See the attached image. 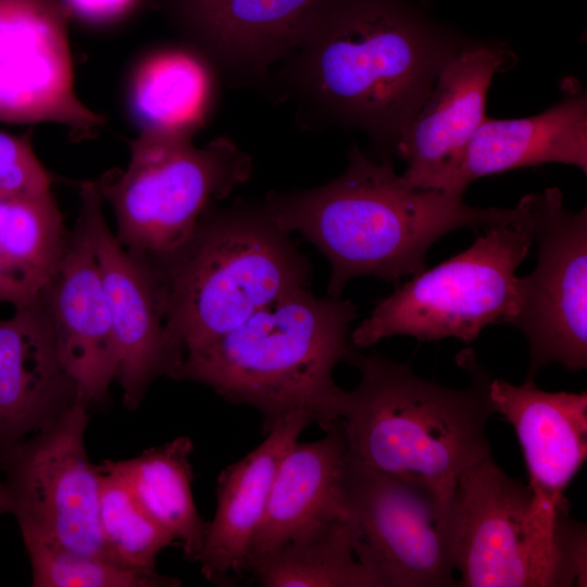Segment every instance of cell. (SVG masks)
<instances>
[{
  "label": "cell",
  "instance_id": "6da1fadb",
  "mask_svg": "<svg viewBox=\"0 0 587 587\" xmlns=\"http://www.w3.org/2000/svg\"><path fill=\"white\" fill-rule=\"evenodd\" d=\"M454 48L399 0H326L280 74L316 121L396 146Z\"/></svg>",
  "mask_w": 587,
  "mask_h": 587
},
{
  "label": "cell",
  "instance_id": "7a4b0ae2",
  "mask_svg": "<svg viewBox=\"0 0 587 587\" xmlns=\"http://www.w3.org/2000/svg\"><path fill=\"white\" fill-rule=\"evenodd\" d=\"M262 205L287 233L298 232L328 260L327 295L339 298L358 276L397 280L425 270L433 243L459 229H487L517 220L511 209H478L463 195L409 185L389 162H375L358 147L345 172L307 190L270 193Z\"/></svg>",
  "mask_w": 587,
  "mask_h": 587
},
{
  "label": "cell",
  "instance_id": "3957f363",
  "mask_svg": "<svg viewBox=\"0 0 587 587\" xmlns=\"http://www.w3.org/2000/svg\"><path fill=\"white\" fill-rule=\"evenodd\" d=\"M346 362L360 382L340 389L336 420L348 453L375 471L415 483L449 505L461 474L491 454L486 426L496 413L491 377L471 349L457 362L469 374L462 388L417 376L407 363L353 346Z\"/></svg>",
  "mask_w": 587,
  "mask_h": 587
},
{
  "label": "cell",
  "instance_id": "277c9868",
  "mask_svg": "<svg viewBox=\"0 0 587 587\" xmlns=\"http://www.w3.org/2000/svg\"><path fill=\"white\" fill-rule=\"evenodd\" d=\"M213 207L177 249L140 263L157 299L168 377L187 353L307 287L311 276L308 258L262 203Z\"/></svg>",
  "mask_w": 587,
  "mask_h": 587
},
{
  "label": "cell",
  "instance_id": "5b68a950",
  "mask_svg": "<svg viewBox=\"0 0 587 587\" xmlns=\"http://www.w3.org/2000/svg\"><path fill=\"white\" fill-rule=\"evenodd\" d=\"M355 317L350 300L300 288L187 353L172 378L203 384L232 403L254 408L265 433L295 413L325 430L337 422L341 388L333 372L352 347Z\"/></svg>",
  "mask_w": 587,
  "mask_h": 587
},
{
  "label": "cell",
  "instance_id": "8992f818",
  "mask_svg": "<svg viewBox=\"0 0 587 587\" xmlns=\"http://www.w3.org/2000/svg\"><path fill=\"white\" fill-rule=\"evenodd\" d=\"M448 527L461 587H573L587 584L584 524H548L528 485L509 476L491 454L459 477Z\"/></svg>",
  "mask_w": 587,
  "mask_h": 587
},
{
  "label": "cell",
  "instance_id": "52a82bcc",
  "mask_svg": "<svg viewBox=\"0 0 587 587\" xmlns=\"http://www.w3.org/2000/svg\"><path fill=\"white\" fill-rule=\"evenodd\" d=\"M127 167L96 182L112 205L122 247L149 264L177 249L204 211L247 182L250 155L226 137L195 147L191 137L140 132Z\"/></svg>",
  "mask_w": 587,
  "mask_h": 587
},
{
  "label": "cell",
  "instance_id": "ba28073f",
  "mask_svg": "<svg viewBox=\"0 0 587 587\" xmlns=\"http://www.w3.org/2000/svg\"><path fill=\"white\" fill-rule=\"evenodd\" d=\"M520 202L517 220L485 229L470 248L380 300L350 334L351 345L367 348L395 335L469 344L488 325L511 324L519 307L515 272L533 243L524 197Z\"/></svg>",
  "mask_w": 587,
  "mask_h": 587
},
{
  "label": "cell",
  "instance_id": "9c48e42d",
  "mask_svg": "<svg viewBox=\"0 0 587 587\" xmlns=\"http://www.w3.org/2000/svg\"><path fill=\"white\" fill-rule=\"evenodd\" d=\"M87 424L86 404L76 402L30 440L1 449L7 512L16 516L23 539L49 540L115 562L101 535L102 472L87 455Z\"/></svg>",
  "mask_w": 587,
  "mask_h": 587
},
{
  "label": "cell",
  "instance_id": "30bf717a",
  "mask_svg": "<svg viewBox=\"0 0 587 587\" xmlns=\"http://www.w3.org/2000/svg\"><path fill=\"white\" fill-rule=\"evenodd\" d=\"M344 500L353 552L378 587H454L448 507L424 487L347 452Z\"/></svg>",
  "mask_w": 587,
  "mask_h": 587
},
{
  "label": "cell",
  "instance_id": "8fae6325",
  "mask_svg": "<svg viewBox=\"0 0 587 587\" xmlns=\"http://www.w3.org/2000/svg\"><path fill=\"white\" fill-rule=\"evenodd\" d=\"M524 199L537 264L519 277V307L511 325L528 342L526 380H533L551 363L571 372L587 367V208L567 210L559 188Z\"/></svg>",
  "mask_w": 587,
  "mask_h": 587
},
{
  "label": "cell",
  "instance_id": "7c38bea8",
  "mask_svg": "<svg viewBox=\"0 0 587 587\" xmlns=\"http://www.w3.org/2000/svg\"><path fill=\"white\" fill-rule=\"evenodd\" d=\"M71 12L61 0H0V122H52L90 138L103 116L74 88Z\"/></svg>",
  "mask_w": 587,
  "mask_h": 587
},
{
  "label": "cell",
  "instance_id": "4fadbf2b",
  "mask_svg": "<svg viewBox=\"0 0 587 587\" xmlns=\"http://www.w3.org/2000/svg\"><path fill=\"white\" fill-rule=\"evenodd\" d=\"M503 64V51L479 45L454 48L445 59L396 143L409 185L453 192L466 149L486 117L491 79Z\"/></svg>",
  "mask_w": 587,
  "mask_h": 587
},
{
  "label": "cell",
  "instance_id": "5bb4252c",
  "mask_svg": "<svg viewBox=\"0 0 587 587\" xmlns=\"http://www.w3.org/2000/svg\"><path fill=\"white\" fill-rule=\"evenodd\" d=\"M39 299L60 361L76 384L78 401L103 402L116 376L117 347L92 238L79 215Z\"/></svg>",
  "mask_w": 587,
  "mask_h": 587
},
{
  "label": "cell",
  "instance_id": "9a60e30c",
  "mask_svg": "<svg viewBox=\"0 0 587 587\" xmlns=\"http://www.w3.org/2000/svg\"><path fill=\"white\" fill-rule=\"evenodd\" d=\"M496 413L513 427L539 515L558 527L569 516L565 489L587 457V394L546 391L533 380L490 382Z\"/></svg>",
  "mask_w": 587,
  "mask_h": 587
},
{
  "label": "cell",
  "instance_id": "2e32d148",
  "mask_svg": "<svg viewBox=\"0 0 587 587\" xmlns=\"http://www.w3.org/2000/svg\"><path fill=\"white\" fill-rule=\"evenodd\" d=\"M79 192L78 215L92 238L117 347L115 379L123 389L125 405L135 409L150 383L166 372L163 326L154 290L147 270L109 228L96 182L80 183Z\"/></svg>",
  "mask_w": 587,
  "mask_h": 587
},
{
  "label": "cell",
  "instance_id": "e0dca14e",
  "mask_svg": "<svg viewBox=\"0 0 587 587\" xmlns=\"http://www.w3.org/2000/svg\"><path fill=\"white\" fill-rule=\"evenodd\" d=\"M78 401L41 300L0 320V448L40 429Z\"/></svg>",
  "mask_w": 587,
  "mask_h": 587
},
{
  "label": "cell",
  "instance_id": "ac0fdd59",
  "mask_svg": "<svg viewBox=\"0 0 587 587\" xmlns=\"http://www.w3.org/2000/svg\"><path fill=\"white\" fill-rule=\"evenodd\" d=\"M326 0H173L188 34L232 71L258 76L296 48Z\"/></svg>",
  "mask_w": 587,
  "mask_h": 587
},
{
  "label": "cell",
  "instance_id": "d6986e66",
  "mask_svg": "<svg viewBox=\"0 0 587 587\" xmlns=\"http://www.w3.org/2000/svg\"><path fill=\"white\" fill-rule=\"evenodd\" d=\"M310 423L303 413L288 416L266 432L257 448L220 474L216 510L213 520L208 522L198 561L207 579L214 582L229 573L246 571L278 465Z\"/></svg>",
  "mask_w": 587,
  "mask_h": 587
},
{
  "label": "cell",
  "instance_id": "ffe728a7",
  "mask_svg": "<svg viewBox=\"0 0 587 587\" xmlns=\"http://www.w3.org/2000/svg\"><path fill=\"white\" fill-rule=\"evenodd\" d=\"M324 433L315 441L297 440L283 457L247 565L316 525L347 520L342 477L348 449L344 432L337 421Z\"/></svg>",
  "mask_w": 587,
  "mask_h": 587
},
{
  "label": "cell",
  "instance_id": "44dd1931",
  "mask_svg": "<svg viewBox=\"0 0 587 587\" xmlns=\"http://www.w3.org/2000/svg\"><path fill=\"white\" fill-rule=\"evenodd\" d=\"M544 163L574 165L587 173V98L574 87L540 114L486 116L466 149L452 191L463 195L483 176Z\"/></svg>",
  "mask_w": 587,
  "mask_h": 587
},
{
  "label": "cell",
  "instance_id": "7402d4cb",
  "mask_svg": "<svg viewBox=\"0 0 587 587\" xmlns=\"http://www.w3.org/2000/svg\"><path fill=\"white\" fill-rule=\"evenodd\" d=\"M129 95L141 132L191 137L214 107L215 74L195 52L164 49L137 67Z\"/></svg>",
  "mask_w": 587,
  "mask_h": 587
},
{
  "label": "cell",
  "instance_id": "603a6c76",
  "mask_svg": "<svg viewBox=\"0 0 587 587\" xmlns=\"http://www.w3.org/2000/svg\"><path fill=\"white\" fill-rule=\"evenodd\" d=\"M70 233L51 192L0 198V301L17 308L37 300Z\"/></svg>",
  "mask_w": 587,
  "mask_h": 587
},
{
  "label": "cell",
  "instance_id": "cb8c5ba5",
  "mask_svg": "<svg viewBox=\"0 0 587 587\" xmlns=\"http://www.w3.org/2000/svg\"><path fill=\"white\" fill-rule=\"evenodd\" d=\"M192 441L179 436L162 446L123 461H103L100 466L116 475L145 512L183 547L189 561L198 562L207 534L191 492Z\"/></svg>",
  "mask_w": 587,
  "mask_h": 587
},
{
  "label": "cell",
  "instance_id": "d4e9b609",
  "mask_svg": "<svg viewBox=\"0 0 587 587\" xmlns=\"http://www.w3.org/2000/svg\"><path fill=\"white\" fill-rule=\"evenodd\" d=\"M247 571L265 587H378L353 552L348 520L316 525L250 561Z\"/></svg>",
  "mask_w": 587,
  "mask_h": 587
},
{
  "label": "cell",
  "instance_id": "484cf974",
  "mask_svg": "<svg viewBox=\"0 0 587 587\" xmlns=\"http://www.w3.org/2000/svg\"><path fill=\"white\" fill-rule=\"evenodd\" d=\"M100 469L99 524L112 559L123 566L157 574L158 553L175 538L145 512L116 475Z\"/></svg>",
  "mask_w": 587,
  "mask_h": 587
},
{
  "label": "cell",
  "instance_id": "4316f807",
  "mask_svg": "<svg viewBox=\"0 0 587 587\" xmlns=\"http://www.w3.org/2000/svg\"><path fill=\"white\" fill-rule=\"evenodd\" d=\"M36 587H171L179 579L148 574L55 542L24 539Z\"/></svg>",
  "mask_w": 587,
  "mask_h": 587
},
{
  "label": "cell",
  "instance_id": "83f0119b",
  "mask_svg": "<svg viewBox=\"0 0 587 587\" xmlns=\"http://www.w3.org/2000/svg\"><path fill=\"white\" fill-rule=\"evenodd\" d=\"M51 177L32 147L30 134L0 132V198L40 197L50 193Z\"/></svg>",
  "mask_w": 587,
  "mask_h": 587
},
{
  "label": "cell",
  "instance_id": "f1b7e54d",
  "mask_svg": "<svg viewBox=\"0 0 587 587\" xmlns=\"http://www.w3.org/2000/svg\"><path fill=\"white\" fill-rule=\"evenodd\" d=\"M71 14L96 23L109 22L132 10L139 0H61Z\"/></svg>",
  "mask_w": 587,
  "mask_h": 587
},
{
  "label": "cell",
  "instance_id": "f546056e",
  "mask_svg": "<svg viewBox=\"0 0 587 587\" xmlns=\"http://www.w3.org/2000/svg\"><path fill=\"white\" fill-rule=\"evenodd\" d=\"M8 497L4 483L0 480V513L7 512Z\"/></svg>",
  "mask_w": 587,
  "mask_h": 587
}]
</instances>
